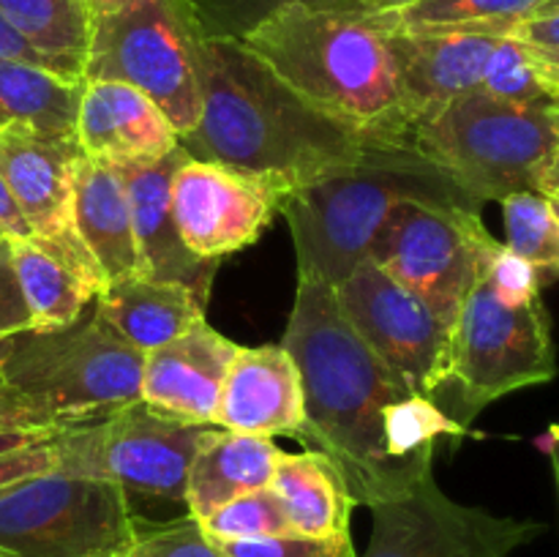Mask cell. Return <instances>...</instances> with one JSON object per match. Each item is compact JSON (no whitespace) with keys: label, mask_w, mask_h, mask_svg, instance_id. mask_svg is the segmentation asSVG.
Here are the masks:
<instances>
[{"label":"cell","mask_w":559,"mask_h":557,"mask_svg":"<svg viewBox=\"0 0 559 557\" xmlns=\"http://www.w3.org/2000/svg\"><path fill=\"white\" fill-rule=\"evenodd\" d=\"M282 347L304 386L298 440L331 459L355 506L371 508L415 489L420 481L393 462L385 435L393 407L415 391L349 325L333 284L298 276Z\"/></svg>","instance_id":"6da1fadb"},{"label":"cell","mask_w":559,"mask_h":557,"mask_svg":"<svg viewBox=\"0 0 559 557\" xmlns=\"http://www.w3.org/2000/svg\"><path fill=\"white\" fill-rule=\"evenodd\" d=\"M197 76L202 112L178 140L186 156L251 175L278 200L358 162L377 142L306 102L235 38L202 36Z\"/></svg>","instance_id":"7a4b0ae2"},{"label":"cell","mask_w":559,"mask_h":557,"mask_svg":"<svg viewBox=\"0 0 559 557\" xmlns=\"http://www.w3.org/2000/svg\"><path fill=\"white\" fill-rule=\"evenodd\" d=\"M240 42L322 112L377 142L409 140L413 120L377 14L287 5Z\"/></svg>","instance_id":"3957f363"},{"label":"cell","mask_w":559,"mask_h":557,"mask_svg":"<svg viewBox=\"0 0 559 557\" xmlns=\"http://www.w3.org/2000/svg\"><path fill=\"white\" fill-rule=\"evenodd\" d=\"M407 202L475 213L484 208L409 140L371 142L358 162L278 200L293 233L298 276H320L338 287Z\"/></svg>","instance_id":"277c9868"},{"label":"cell","mask_w":559,"mask_h":557,"mask_svg":"<svg viewBox=\"0 0 559 557\" xmlns=\"http://www.w3.org/2000/svg\"><path fill=\"white\" fill-rule=\"evenodd\" d=\"M145 353L85 309L55 331L0 339V380L49 424L74 426L140 402Z\"/></svg>","instance_id":"5b68a950"},{"label":"cell","mask_w":559,"mask_h":557,"mask_svg":"<svg viewBox=\"0 0 559 557\" xmlns=\"http://www.w3.org/2000/svg\"><path fill=\"white\" fill-rule=\"evenodd\" d=\"M409 142L486 205L540 191L559 147V109L522 107L475 87L415 120Z\"/></svg>","instance_id":"8992f818"},{"label":"cell","mask_w":559,"mask_h":557,"mask_svg":"<svg viewBox=\"0 0 559 557\" xmlns=\"http://www.w3.org/2000/svg\"><path fill=\"white\" fill-rule=\"evenodd\" d=\"M205 36L186 0H129L91 25L82 80H115L145 93L178 140L202 112L197 44Z\"/></svg>","instance_id":"52a82bcc"},{"label":"cell","mask_w":559,"mask_h":557,"mask_svg":"<svg viewBox=\"0 0 559 557\" xmlns=\"http://www.w3.org/2000/svg\"><path fill=\"white\" fill-rule=\"evenodd\" d=\"M551 320L540 293L508 295L484 273L451 331L448 386L456 391L462 424L486 404L522 388L555 380Z\"/></svg>","instance_id":"ba28073f"},{"label":"cell","mask_w":559,"mask_h":557,"mask_svg":"<svg viewBox=\"0 0 559 557\" xmlns=\"http://www.w3.org/2000/svg\"><path fill=\"white\" fill-rule=\"evenodd\" d=\"M213 424H189L151 404L120 407L66 426L58 435V470L120 486L126 497L186 506V481Z\"/></svg>","instance_id":"9c48e42d"},{"label":"cell","mask_w":559,"mask_h":557,"mask_svg":"<svg viewBox=\"0 0 559 557\" xmlns=\"http://www.w3.org/2000/svg\"><path fill=\"white\" fill-rule=\"evenodd\" d=\"M136 519L120 486L55 470L0 491V557H112Z\"/></svg>","instance_id":"30bf717a"},{"label":"cell","mask_w":559,"mask_h":557,"mask_svg":"<svg viewBox=\"0 0 559 557\" xmlns=\"http://www.w3.org/2000/svg\"><path fill=\"white\" fill-rule=\"evenodd\" d=\"M500 249L480 213L407 202L388 218L366 257L418 293L453 331L464 300Z\"/></svg>","instance_id":"8fae6325"},{"label":"cell","mask_w":559,"mask_h":557,"mask_svg":"<svg viewBox=\"0 0 559 557\" xmlns=\"http://www.w3.org/2000/svg\"><path fill=\"white\" fill-rule=\"evenodd\" d=\"M336 295L349 325L415 393L435 399L445 391L451 328L418 293L364 257Z\"/></svg>","instance_id":"7c38bea8"},{"label":"cell","mask_w":559,"mask_h":557,"mask_svg":"<svg viewBox=\"0 0 559 557\" xmlns=\"http://www.w3.org/2000/svg\"><path fill=\"white\" fill-rule=\"evenodd\" d=\"M369 511L374 528L364 557H511L544 533V524L530 519L456 502L435 475Z\"/></svg>","instance_id":"4fadbf2b"},{"label":"cell","mask_w":559,"mask_h":557,"mask_svg":"<svg viewBox=\"0 0 559 557\" xmlns=\"http://www.w3.org/2000/svg\"><path fill=\"white\" fill-rule=\"evenodd\" d=\"M80 156L76 134H44L27 126L0 129V175L33 240L98 295L107 282L74 222V164Z\"/></svg>","instance_id":"5bb4252c"},{"label":"cell","mask_w":559,"mask_h":557,"mask_svg":"<svg viewBox=\"0 0 559 557\" xmlns=\"http://www.w3.org/2000/svg\"><path fill=\"white\" fill-rule=\"evenodd\" d=\"M173 213L186 249L222 260L260 240L278 213V194L251 175L186 158L173 178Z\"/></svg>","instance_id":"9a60e30c"},{"label":"cell","mask_w":559,"mask_h":557,"mask_svg":"<svg viewBox=\"0 0 559 557\" xmlns=\"http://www.w3.org/2000/svg\"><path fill=\"white\" fill-rule=\"evenodd\" d=\"M186 158L189 156L178 145L156 162L123 164L115 169L129 191L140 273L156 282L183 284L207 309L218 260H205L186 249L173 213V178Z\"/></svg>","instance_id":"2e32d148"},{"label":"cell","mask_w":559,"mask_h":557,"mask_svg":"<svg viewBox=\"0 0 559 557\" xmlns=\"http://www.w3.org/2000/svg\"><path fill=\"white\" fill-rule=\"evenodd\" d=\"M500 38L502 33L475 31V27H445V31L388 27L399 91L409 120L415 123L451 98L480 87L489 55L495 52Z\"/></svg>","instance_id":"e0dca14e"},{"label":"cell","mask_w":559,"mask_h":557,"mask_svg":"<svg viewBox=\"0 0 559 557\" xmlns=\"http://www.w3.org/2000/svg\"><path fill=\"white\" fill-rule=\"evenodd\" d=\"M240 344L205 320L164 347L151 349L142 366L140 399L158 413L189 424H213L224 380Z\"/></svg>","instance_id":"ac0fdd59"},{"label":"cell","mask_w":559,"mask_h":557,"mask_svg":"<svg viewBox=\"0 0 559 557\" xmlns=\"http://www.w3.org/2000/svg\"><path fill=\"white\" fill-rule=\"evenodd\" d=\"M74 134L87 158L112 167L156 162L180 145L167 115L145 93L115 80H82Z\"/></svg>","instance_id":"d6986e66"},{"label":"cell","mask_w":559,"mask_h":557,"mask_svg":"<svg viewBox=\"0 0 559 557\" xmlns=\"http://www.w3.org/2000/svg\"><path fill=\"white\" fill-rule=\"evenodd\" d=\"M213 426L260 437H298L304 426V386L293 355L282 344H240Z\"/></svg>","instance_id":"ffe728a7"},{"label":"cell","mask_w":559,"mask_h":557,"mask_svg":"<svg viewBox=\"0 0 559 557\" xmlns=\"http://www.w3.org/2000/svg\"><path fill=\"white\" fill-rule=\"evenodd\" d=\"M74 222L104 282L112 284L140 273L131 202L123 178L112 164L82 153L74 164Z\"/></svg>","instance_id":"44dd1931"},{"label":"cell","mask_w":559,"mask_h":557,"mask_svg":"<svg viewBox=\"0 0 559 557\" xmlns=\"http://www.w3.org/2000/svg\"><path fill=\"white\" fill-rule=\"evenodd\" d=\"M282 453L271 437L211 426L191 462L186 511L194 519H205L235 497L267 489Z\"/></svg>","instance_id":"7402d4cb"},{"label":"cell","mask_w":559,"mask_h":557,"mask_svg":"<svg viewBox=\"0 0 559 557\" xmlns=\"http://www.w3.org/2000/svg\"><path fill=\"white\" fill-rule=\"evenodd\" d=\"M93 309L118 336L145 355L205 320V306L191 289L142 273L107 284L93 298Z\"/></svg>","instance_id":"603a6c76"},{"label":"cell","mask_w":559,"mask_h":557,"mask_svg":"<svg viewBox=\"0 0 559 557\" xmlns=\"http://www.w3.org/2000/svg\"><path fill=\"white\" fill-rule=\"evenodd\" d=\"M271 491L282 502L293 533L314 538L349 535L353 495L325 453L314 448L304 453L284 451L271 478Z\"/></svg>","instance_id":"cb8c5ba5"},{"label":"cell","mask_w":559,"mask_h":557,"mask_svg":"<svg viewBox=\"0 0 559 557\" xmlns=\"http://www.w3.org/2000/svg\"><path fill=\"white\" fill-rule=\"evenodd\" d=\"M82 82L14 60H0V129L27 126L44 134H74Z\"/></svg>","instance_id":"d4e9b609"},{"label":"cell","mask_w":559,"mask_h":557,"mask_svg":"<svg viewBox=\"0 0 559 557\" xmlns=\"http://www.w3.org/2000/svg\"><path fill=\"white\" fill-rule=\"evenodd\" d=\"M9 240L16 282L25 295L33 331H55V328H63L82 317L96 293L80 276H74L63 262L47 254L36 240Z\"/></svg>","instance_id":"484cf974"},{"label":"cell","mask_w":559,"mask_h":557,"mask_svg":"<svg viewBox=\"0 0 559 557\" xmlns=\"http://www.w3.org/2000/svg\"><path fill=\"white\" fill-rule=\"evenodd\" d=\"M544 0H415L404 9L377 14L396 31H445L475 27L508 36L519 22L530 20Z\"/></svg>","instance_id":"4316f807"},{"label":"cell","mask_w":559,"mask_h":557,"mask_svg":"<svg viewBox=\"0 0 559 557\" xmlns=\"http://www.w3.org/2000/svg\"><path fill=\"white\" fill-rule=\"evenodd\" d=\"M0 14L41 52L85 60L93 16L80 0H0Z\"/></svg>","instance_id":"83f0119b"},{"label":"cell","mask_w":559,"mask_h":557,"mask_svg":"<svg viewBox=\"0 0 559 557\" xmlns=\"http://www.w3.org/2000/svg\"><path fill=\"white\" fill-rule=\"evenodd\" d=\"M506 249L522 257L540 278H559V216L540 191H519L500 200Z\"/></svg>","instance_id":"f1b7e54d"},{"label":"cell","mask_w":559,"mask_h":557,"mask_svg":"<svg viewBox=\"0 0 559 557\" xmlns=\"http://www.w3.org/2000/svg\"><path fill=\"white\" fill-rule=\"evenodd\" d=\"M480 91L502 102L522 104V107H551L559 109L535 66L533 52L516 36H502L495 52L489 55Z\"/></svg>","instance_id":"f546056e"},{"label":"cell","mask_w":559,"mask_h":557,"mask_svg":"<svg viewBox=\"0 0 559 557\" xmlns=\"http://www.w3.org/2000/svg\"><path fill=\"white\" fill-rule=\"evenodd\" d=\"M186 3L194 11L205 36L235 38V42L249 36L254 27L287 5L360 11V0H186Z\"/></svg>","instance_id":"4dcf8cb0"},{"label":"cell","mask_w":559,"mask_h":557,"mask_svg":"<svg viewBox=\"0 0 559 557\" xmlns=\"http://www.w3.org/2000/svg\"><path fill=\"white\" fill-rule=\"evenodd\" d=\"M200 524L213 544L265 538V535L287 533L289 530L282 502L276 500L271 486L224 502L222 508H216L205 519H200Z\"/></svg>","instance_id":"1f68e13d"},{"label":"cell","mask_w":559,"mask_h":557,"mask_svg":"<svg viewBox=\"0 0 559 557\" xmlns=\"http://www.w3.org/2000/svg\"><path fill=\"white\" fill-rule=\"evenodd\" d=\"M66 426L0 429V491L58 470V435Z\"/></svg>","instance_id":"d6a6232c"},{"label":"cell","mask_w":559,"mask_h":557,"mask_svg":"<svg viewBox=\"0 0 559 557\" xmlns=\"http://www.w3.org/2000/svg\"><path fill=\"white\" fill-rule=\"evenodd\" d=\"M112 557H227L191 513L164 524H142Z\"/></svg>","instance_id":"836d02e7"},{"label":"cell","mask_w":559,"mask_h":557,"mask_svg":"<svg viewBox=\"0 0 559 557\" xmlns=\"http://www.w3.org/2000/svg\"><path fill=\"white\" fill-rule=\"evenodd\" d=\"M216 546L227 557H358L349 535L314 538V535H300L293 530L265 535V538L224 541Z\"/></svg>","instance_id":"e575fe53"},{"label":"cell","mask_w":559,"mask_h":557,"mask_svg":"<svg viewBox=\"0 0 559 557\" xmlns=\"http://www.w3.org/2000/svg\"><path fill=\"white\" fill-rule=\"evenodd\" d=\"M0 60H14V63H27L36 66V69L52 71V74L66 76V80L82 82V63L66 58H55V55L41 52L38 47H33L3 14H0Z\"/></svg>","instance_id":"d590c367"},{"label":"cell","mask_w":559,"mask_h":557,"mask_svg":"<svg viewBox=\"0 0 559 557\" xmlns=\"http://www.w3.org/2000/svg\"><path fill=\"white\" fill-rule=\"evenodd\" d=\"M33 320L27 311L25 295H22L20 282H16L14 257H11V240L0 238V339L11 333L31 331Z\"/></svg>","instance_id":"8d00e7d4"},{"label":"cell","mask_w":559,"mask_h":557,"mask_svg":"<svg viewBox=\"0 0 559 557\" xmlns=\"http://www.w3.org/2000/svg\"><path fill=\"white\" fill-rule=\"evenodd\" d=\"M9 426H55V424H49L36 407H31L25 399L16 396L9 386L0 382V429H9Z\"/></svg>","instance_id":"74e56055"},{"label":"cell","mask_w":559,"mask_h":557,"mask_svg":"<svg viewBox=\"0 0 559 557\" xmlns=\"http://www.w3.org/2000/svg\"><path fill=\"white\" fill-rule=\"evenodd\" d=\"M508 36H516L522 42L533 44V47L549 49V52L559 55V16H533V20H524Z\"/></svg>","instance_id":"f35d334b"},{"label":"cell","mask_w":559,"mask_h":557,"mask_svg":"<svg viewBox=\"0 0 559 557\" xmlns=\"http://www.w3.org/2000/svg\"><path fill=\"white\" fill-rule=\"evenodd\" d=\"M0 233L5 238H16V240H33L31 227H27L25 216H22L20 205L11 197L9 186H5L3 175H0Z\"/></svg>","instance_id":"ab89813d"},{"label":"cell","mask_w":559,"mask_h":557,"mask_svg":"<svg viewBox=\"0 0 559 557\" xmlns=\"http://www.w3.org/2000/svg\"><path fill=\"white\" fill-rule=\"evenodd\" d=\"M409 3H415V0H360V11H366V14H388V11L404 9Z\"/></svg>","instance_id":"60d3db41"},{"label":"cell","mask_w":559,"mask_h":557,"mask_svg":"<svg viewBox=\"0 0 559 557\" xmlns=\"http://www.w3.org/2000/svg\"><path fill=\"white\" fill-rule=\"evenodd\" d=\"M540 194L559 197V147H557L555 158H551L549 169H546V175H544V183H540Z\"/></svg>","instance_id":"b9f144b4"},{"label":"cell","mask_w":559,"mask_h":557,"mask_svg":"<svg viewBox=\"0 0 559 557\" xmlns=\"http://www.w3.org/2000/svg\"><path fill=\"white\" fill-rule=\"evenodd\" d=\"M82 5H85L87 11H91V16L96 20V16L107 14V11H115L120 9L123 3H129V0H80Z\"/></svg>","instance_id":"7bdbcfd3"},{"label":"cell","mask_w":559,"mask_h":557,"mask_svg":"<svg viewBox=\"0 0 559 557\" xmlns=\"http://www.w3.org/2000/svg\"><path fill=\"white\" fill-rule=\"evenodd\" d=\"M551 464H555V478H557V491H559V426L555 429V435H551Z\"/></svg>","instance_id":"ee69618b"},{"label":"cell","mask_w":559,"mask_h":557,"mask_svg":"<svg viewBox=\"0 0 559 557\" xmlns=\"http://www.w3.org/2000/svg\"><path fill=\"white\" fill-rule=\"evenodd\" d=\"M533 16H559V0H544ZM533 16H530V20H533Z\"/></svg>","instance_id":"f6af8a7d"},{"label":"cell","mask_w":559,"mask_h":557,"mask_svg":"<svg viewBox=\"0 0 559 557\" xmlns=\"http://www.w3.org/2000/svg\"><path fill=\"white\" fill-rule=\"evenodd\" d=\"M549 202H551V208H555V213L559 216V197H549Z\"/></svg>","instance_id":"bcb514c9"},{"label":"cell","mask_w":559,"mask_h":557,"mask_svg":"<svg viewBox=\"0 0 559 557\" xmlns=\"http://www.w3.org/2000/svg\"><path fill=\"white\" fill-rule=\"evenodd\" d=\"M0 238H3V233H0Z\"/></svg>","instance_id":"7dc6e473"},{"label":"cell","mask_w":559,"mask_h":557,"mask_svg":"<svg viewBox=\"0 0 559 557\" xmlns=\"http://www.w3.org/2000/svg\"><path fill=\"white\" fill-rule=\"evenodd\" d=\"M0 382H3V380H0Z\"/></svg>","instance_id":"c3c4849f"}]
</instances>
